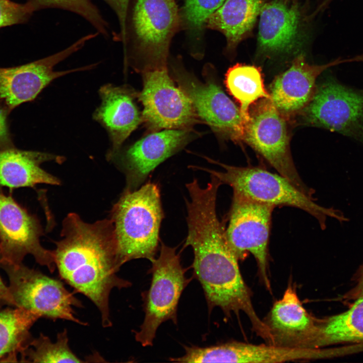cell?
<instances>
[{"instance_id": "cell-4", "label": "cell", "mask_w": 363, "mask_h": 363, "mask_svg": "<svg viewBox=\"0 0 363 363\" xmlns=\"http://www.w3.org/2000/svg\"><path fill=\"white\" fill-rule=\"evenodd\" d=\"M164 217L160 192L155 183L148 182L133 191H125L113 206V221L119 262L155 258L159 230Z\"/></svg>"}, {"instance_id": "cell-30", "label": "cell", "mask_w": 363, "mask_h": 363, "mask_svg": "<svg viewBox=\"0 0 363 363\" xmlns=\"http://www.w3.org/2000/svg\"><path fill=\"white\" fill-rule=\"evenodd\" d=\"M116 14L120 26L119 33L116 40L125 45L126 40V23L129 6L131 0H103Z\"/></svg>"}, {"instance_id": "cell-35", "label": "cell", "mask_w": 363, "mask_h": 363, "mask_svg": "<svg viewBox=\"0 0 363 363\" xmlns=\"http://www.w3.org/2000/svg\"><path fill=\"white\" fill-rule=\"evenodd\" d=\"M331 1L332 0H323L319 7V9H323L325 8L331 2Z\"/></svg>"}, {"instance_id": "cell-14", "label": "cell", "mask_w": 363, "mask_h": 363, "mask_svg": "<svg viewBox=\"0 0 363 363\" xmlns=\"http://www.w3.org/2000/svg\"><path fill=\"white\" fill-rule=\"evenodd\" d=\"M87 35L68 47L50 56L23 65L0 68V101L8 111L33 100L53 80L68 74L87 70L90 66L55 71L56 65L81 49L90 40Z\"/></svg>"}, {"instance_id": "cell-22", "label": "cell", "mask_w": 363, "mask_h": 363, "mask_svg": "<svg viewBox=\"0 0 363 363\" xmlns=\"http://www.w3.org/2000/svg\"><path fill=\"white\" fill-rule=\"evenodd\" d=\"M61 161L59 157L14 147L0 150V187H33L39 184L59 185L60 180L40 166L44 162Z\"/></svg>"}, {"instance_id": "cell-29", "label": "cell", "mask_w": 363, "mask_h": 363, "mask_svg": "<svg viewBox=\"0 0 363 363\" xmlns=\"http://www.w3.org/2000/svg\"><path fill=\"white\" fill-rule=\"evenodd\" d=\"M35 7L29 1L18 4L11 0H0V28L25 22Z\"/></svg>"}, {"instance_id": "cell-32", "label": "cell", "mask_w": 363, "mask_h": 363, "mask_svg": "<svg viewBox=\"0 0 363 363\" xmlns=\"http://www.w3.org/2000/svg\"><path fill=\"white\" fill-rule=\"evenodd\" d=\"M363 295V266L359 271L355 286L346 294L344 298L356 299Z\"/></svg>"}, {"instance_id": "cell-31", "label": "cell", "mask_w": 363, "mask_h": 363, "mask_svg": "<svg viewBox=\"0 0 363 363\" xmlns=\"http://www.w3.org/2000/svg\"><path fill=\"white\" fill-rule=\"evenodd\" d=\"M7 112L0 107V150L14 147L7 124Z\"/></svg>"}, {"instance_id": "cell-21", "label": "cell", "mask_w": 363, "mask_h": 363, "mask_svg": "<svg viewBox=\"0 0 363 363\" xmlns=\"http://www.w3.org/2000/svg\"><path fill=\"white\" fill-rule=\"evenodd\" d=\"M100 94L102 102L94 117L109 133L112 142L108 156L110 158L139 125L142 116L135 102L137 94L133 89L108 84L101 88Z\"/></svg>"}, {"instance_id": "cell-25", "label": "cell", "mask_w": 363, "mask_h": 363, "mask_svg": "<svg viewBox=\"0 0 363 363\" xmlns=\"http://www.w3.org/2000/svg\"><path fill=\"white\" fill-rule=\"evenodd\" d=\"M226 87L239 102L244 125L249 119L250 106L259 99H270L265 90L259 68L254 66L237 64L225 75Z\"/></svg>"}, {"instance_id": "cell-2", "label": "cell", "mask_w": 363, "mask_h": 363, "mask_svg": "<svg viewBox=\"0 0 363 363\" xmlns=\"http://www.w3.org/2000/svg\"><path fill=\"white\" fill-rule=\"evenodd\" d=\"M62 226V238L55 242L53 250L59 275L76 292L84 295L95 305L103 327H111L110 292L113 288L132 285L117 274L122 265L113 221L104 219L89 223L71 213Z\"/></svg>"}, {"instance_id": "cell-5", "label": "cell", "mask_w": 363, "mask_h": 363, "mask_svg": "<svg viewBox=\"0 0 363 363\" xmlns=\"http://www.w3.org/2000/svg\"><path fill=\"white\" fill-rule=\"evenodd\" d=\"M209 162L223 168L222 171L196 166L193 169L204 170L230 186L233 194L274 207L289 206L307 212L318 221L322 229L328 217L341 222L347 219L340 211L317 204L311 197L296 188L288 179L259 166H235L221 163L205 157Z\"/></svg>"}, {"instance_id": "cell-12", "label": "cell", "mask_w": 363, "mask_h": 363, "mask_svg": "<svg viewBox=\"0 0 363 363\" xmlns=\"http://www.w3.org/2000/svg\"><path fill=\"white\" fill-rule=\"evenodd\" d=\"M304 121L363 142V91L325 81L301 111Z\"/></svg>"}, {"instance_id": "cell-33", "label": "cell", "mask_w": 363, "mask_h": 363, "mask_svg": "<svg viewBox=\"0 0 363 363\" xmlns=\"http://www.w3.org/2000/svg\"><path fill=\"white\" fill-rule=\"evenodd\" d=\"M4 306L15 307V304L9 287L5 284L0 275V309Z\"/></svg>"}, {"instance_id": "cell-7", "label": "cell", "mask_w": 363, "mask_h": 363, "mask_svg": "<svg viewBox=\"0 0 363 363\" xmlns=\"http://www.w3.org/2000/svg\"><path fill=\"white\" fill-rule=\"evenodd\" d=\"M171 68L174 80L190 99L199 118L218 137L237 143L244 141L245 125L239 108L221 88L211 65L204 68L203 81L180 62L172 63Z\"/></svg>"}, {"instance_id": "cell-13", "label": "cell", "mask_w": 363, "mask_h": 363, "mask_svg": "<svg viewBox=\"0 0 363 363\" xmlns=\"http://www.w3.org/2000/svg\"><path fill=\"white\" fill-rule=\"evenodd\" d=\"M143 88L138 97L142 120L153 131L191 129L200 121L190 99L174 84L167 68L142 73Z\"/></svg>"}, {"instance_id": "cell-19", "label": "cell", "mask_w": 363, "mask_h": 363, "mask_svg": "<svg viewBox=\"0 0 363 363\" xmlns=\"http://www.w3.org/2000/svg\"><path fill=\"white\" fill-rule=\"evenodd\" d=\"M316 319L304 308L295 287L290 283L264 321L269 329L273 345L300 348L314 328Z\"/></svg>"}, {"instance_id": "cell-8", "label": "cell", "mask_w": 363, "mask_h": 363, "mask_svg": "<svg viewBox=\"0 0 363 363\" xmlns=\"http://www.w3.org/2000/svg\"><path fill=\"white\" fill-rule=\"evenodd\" d=\"M9 280L15 307L31 311L40 318L62 319L85 326L75 316L73 307L82 308L81 301L69 291L63 282L22 263L0 265Z\"/></svg>"}, {"instance_id": "cell-6", "label": "cell", "mask_w": 363, "mask_h": 363, "mask_svg": "<svg viewBox=\"0 0 363 363\" xmlns=\"http://www.w3.org/2000/svg\"><path fill=\"white\" fill-rule=\"evenodd\" d=\"M159 255L151 262L150 287L142 293L145 318L138 331H134L136 340L143 346H152L159 326L171 320L177 324V310L181 294L190 282L180 263L176 248L161 242Z\"/></svg>"}, {"instance_id": "cell-28", "label": "cell", "mask_w": 363, "mask_h": 363, "mask_svg": "<svg viewBox=\"0 0 363 363\" xmlns=\"http://www.w3.org/2000/svg\"><path fill=\"white\" fill-rule=\"evenodd\" d=\"M36 10L56 8L68 11L82 17L104 36H108V24L91 0H29Z\"/></svg>"}, {"instance_id": "cell-18", "label": "cell", "mask_w": 363, "mask_h": 363, "mask_svg": "<svg viewBox=\"0 0 363 363\" xmlns=\"http://www.w3.org/2000/svg\"><path fill=\"white\" fill-rule=\"evenodd\" d=\"M344 63L340 57L324 65H310L302 54H299L291 66L278 76L271 85V100L283 115L301 111L308 104L316 89L318 77L331 67Z\"/></svg>"}, {"instance_id": "cell-1", "label": "cell", "mask_w": 363, "mask_h": 363, "mask_svg": "<svg viewBox=\"0 0 363 363\" xmlns=\"http://www.w3.org/2000/svg\"><path fill=\"white\" fill-rule=\"evenodd\" d=\"M187 209L188 232L185 247L193 249L194 275L202 285L209 310L219 307L226 317L243 312L257 335L272 344L269 329L256 312L251 291L240 273L239 260L231 251L225 228L217 217L215 200L199 199L190 203Z\"/></svg>"}, {"instance_id": "cell-9", "label": "cell", "mask_w": 363, "mask_h": 363, "mask_svg": "<svg viewBox=\"0 0 363 363\" xmlns=\"http://www.w3.org/2000/svg\"><path fill=\"white\" fill-rule=\"evenodd\" d=\"M283 115L270 99H261L249 111V119L244 128V141L278 173L313 197L314 190L301 179L293 162L287 125Z\"/></svg>"}, {"instance_id": "cell-10", "label": "cell", "mask_w": 363, "mask_h": 363, "mask_svg": "<svg viewBox=\"0 0 363 363\" xmlns=\"http://www.w3.org/2000/svg\"><path fill=\"white\" fill-rule=\"evenodd\" d=\"M274 207L233 194L225 229L228 245L238 260L252 254L260 277L271 290L268 273V247L272 214Z\"/></svg>"}, {"instance_id": "cell-27", "label": "cell", "mask_w": 363, "mask_h": 363, "mask_svg": "<svg viewBox=\"0 0 363 363\" xmlns=\"http://www.w3.org/2000/svg\"><path fill=\"white\" fill-rule=\"evenodd\" d=\"M225 0H184L179 12L181 26L195 42L202 40L203 30L209 18Z\"/></svg>"}, {"instance_id": "cell-16", "label": "cell", "mask_w": 363, "mask_h": 363, "mask_svg": "<svg viewBox=\"0 0 363 363\" xmlns=\"http://www.w3.org/2000/svg\"><path fill=\"white\" fill-rule=\"evenodd\" d=\"M197 136L192 128L164 129L148 134L135 143L123 157L127 177L125 191L139 188L157 166Z\"/></svg>"}, {"instance_id": "cell-26", "label": "cell", "mask_w": 363, "mask_h": 363, "mask_svg": "<svg viewBox=\"0 0 363 363\" xmlns=\"http://www.w3.org/2000/svg\"><path fill=\"white\" fill-rule=\"evenodd\" d=\"M56 341L40 333L33 338L30 346L21 354L20 362H84L71 349L67 331L57 334Z\"/></svg>"}, {"instance_id": "cell-23", "label": "cell", "mask_w": 363, "mask_h": 363, "mask_svg": "<svg viewBox=\"0 0 363 363\" xmlns=\"http://www.w3.org/2000/svg\"><path fill=\"white\" fill-rule=\"evenodd\" d=\"M265 0H225L209 18L206 28L221 32L226 50L232 53L252 31Z\"/></svg>"}, {"instance_id": "cell-3", "label": "cell", "mask_w": 363, "mask_h": 363, "mask_svg": "<svg viewBox=\"0 0 363 363\" xmlns=\"http://www.w3.org/2000/svg\"><path fill=\"white\" fill-rule=\"evenodd\" d=\"M181 26L176 0H132L126 23L125 62L141 73L167 68L171 41Z\"/></svg>"}, {"instance_id": "cell-15", "label": "cell", "mask_w": 363, "mask_h": 363, "mask_svg": "<svg viewBox=\"0 0 363 363\" xmlns=\"http://www.w3.org/2000/svg\"><path fill=\"white\" fill-rule=\"evenodd\" d=\"M259 16V55L270 58L299 51L306 36L296 0H272L265 3Z\"/></svg>"}, {"instance_id": "cell-20", "label": "cell", "mask_w": 363, "mask_h": 363, "mask_svg": "<svg viewBox=\"0 0 363 363\" xmlns=\"http://www.w3.org/2000/svg\"><path fill=\"white\" fill-rule=\"evenodd\" d=\"M205 356L210 362L277 363L329 358L324 348L289 347L231 341L208 346Z\"/></svg>"}, {"instance_id": "cell-11", "label": "cell", "mask_w": 363, "mask_h": 363, "mask_svg": "<svg viewBox=\"0 0 363 363\" xmlns=\"http://www.w3.org/2000/svg\"><path fill=\"white\" fill-rule=\"evenodd\" d=\"M40 223L12 196L0 190V265H18L32 255L51 273L56 269L53 251L45 249L40 238Z\"/></svg>"}, {"instance_id": "cell-17", "label": "cell", "mask_w": 363, "mask_h": 363, "mask_svg": "<svg viewBox=\"0 0 363 363\" xmlns=\"http://www.w3.org/2000/svg\"><path fill=\"white\" fill-rule=\"evenodd\" d=\"M307 348H332L337 356L363 350V295L346 311L316 319L302 345Z\"/></svg>"}, {"instance_id": "cell-24", "label": "cell", "mask_w": 363, "mask_h": 363, "mask_svg": "<svg viewBox=\"0 0 363 363\" xmlns=\"http://www.w3.org/2000/svg\"><path fill=\"white\" fill-rule=\"evenodd\" d=\"M40 317L23 308L0 309V362H16L33 339L30 330Z\"/></svg>"}, {"instance_id": "cell-34", "label": "cell", "mask_w": 363, "mask_h": 363, "mask_svg": "<svg viewBox=\"0 0 363 363\" xmlns=\"http://www.w3.org/2000/svg\"><path fill=\"white\" fill-rule=\"evenodd\" d=\"M344 63L348 62H363V53L353 56L351 58L344 59Z\"/></svg>"}]
</instances>
